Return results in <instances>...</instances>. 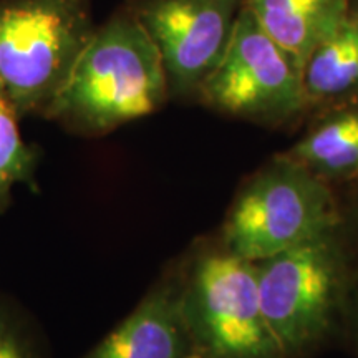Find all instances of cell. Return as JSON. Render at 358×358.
Segmentation results:
<instances>
[{
	"mask_svg": "<svg viewBox=\"0 0 358 358\" xmlns=\"http://www.w3.org/2000/svg\"><path fill=\"white\" fill-rule=\"evenodd\" d=\"M169 100L153 40L122 3L85 45L43 118L80 136H105L153 115Z\"/></svg>",
	"mask_w": 358,
	"mask_h": 358,
	"instance_id": "1",
	"label": "cell"
},
{
	"mask_svg": "<svg viewBox=\"0 0 358 358\" xmlns=\"http://www.w3.org/2000/svg\"><path fill=\"white\" fill-rule=\"evenodd\" d=\"M194 358H285L264 315L254 262L199 241L176 261Z\"/></svg>",
	"mask_w": 358,
	"mask_h": 358,
	"instance_id": "2",
	"label": "cell"
},
{
	"mask_svg": "<svg viewBox=\"0 0 358 358\" xmlns=\"http://www.w3.org/2000/svg\"><path fill=\"white\" fill-rule=\"evenodd\" d=\"M254 266L264 315L285 358L315 355L332 338L350 299L340 227Z\"/></svg>",
	"mask_w": 358,
	"mask_h": 358,
	"instance_id": "3",
	"label": "cell"
},
{
	"mask_svg": "<svg viewBox=\"0 0 358 358\" xmlns=\"http://www.w3.org/2000/svg\"><path fill=\"white\" fill-rule=\"evenodd\" d=\"M342 226L329 182L280 153L237 192L219 232V244L259 262Z\"/></svg>",
	"mask_w": 358,
	"mask_h": 358,
	"instance_id": "4",
	"label": "cell"
},
{
	"mask_svg": "<svg viewBox=\"0 0 358 358\" xmlns=\"http://www.w3.org/2000/svg\"><path fill=\"white\" fill-rule=\"evenodd\" d=\"M95 0H0V87L19 115L45 116L95 32Z\"/></svg>",
	"mask_w": 358,
	"mask_h": 358,
	"instance_id": "5",
	"label": "cell"
},
{
	"mask_svg": "<svg viewBox=\"0 0 358 358\" xmlns=\"http://www.w3.org/2000/svg\"><path fill=\"white\" fill-rule=\"evenodd\" d=\"M196 100L221 115L268 127L292 122L307 110L301 69L245 6Z\"/></svg>",
	"mask_w": 358,
	"mask_h": 358,
	"instance_id": "6",
	"label": "cell"
},
{
	"mask_svg": "<svg viewBox=\"0 0 358 358\" xmlns=\"http://www.w3.org/2000/svg\"><path fill=\"white\" fill-rule=\"evenodd\" d=\"M158 48L169 98L196 100L226 53L244 0H124Z\"/></svg>",
	"mask_w": 358,
	"mask_h": 358,
	"instance_id": "7",
	"label": "cell"
},
{
	"mask_svg": "<svg viewBox=\"0 0 358 358\" xmlns=\"http://www.w3.org/2000/svg\"><path fill=\"white\" fill-rule=\"evenodd\" d=\"M80 358H194L179 301L176 262L133 312Z\"/></svg>",
	"mask_w": 358,
	"mask_h": 358,
	"instance_id": "8",
	"label": "cell"
},
{
	"mask_svg": "<svg viewBox=\"0 0 358 358\" xmlns=\"http://www.w3.org/2000/svg\"><path fill=\"white\" fill-rule=\"evenodd\" d=\"M353 0H244L259 25L299 69L345 19Z\"/></svg>",
	"mask_w": 358,
	"mask_h": 358,
	"instance_id": "9",
	"label": "cell"
},
{
	"mask_svg": "<svg viewBox=\"0 0 358 358\" xmlns=\"http://www.w3.org/2000/svg\"><path fill=\"white\" fill-rule=\"evenodd\" d=\"M307 108L335 106L358 98V3L313 48L302 69Z\"/></svg>",
	"mask_w": 358,
	"mask_h": 358,
	"instance_id": "10",
	"label": "cell"
},
{
	"mask_svg": "<svg viewBox=\"0 0 358 358\" xmlns=\"http://www.w3.org/2000/svg\"><path fill=\"white\" fill-rule=\"evenodd\" d=\"M335 106L285 151L329 185L358 179V98Z\"/></svg>",
	"mask_w": 358,
	"mask_h": 358,
	"instance_id": "11",
	"label": "cell"
},
{
	"mask_svg": "<svg viewBox=\"0 0 358 358\" xmlns=\"http://www.w3.org/2000/svg\"><path fill=\"white\" fill-rule=\"evenodd\" d=\"M20 118L15 105L0 87V216L12 206L17 186H29L32 191L38 187V148L22 138Z\"/></svg>",
	"mask_w": 358,
	"mask_h": 358,
	"instance_id": "12",
	"label": "cell"
},
{
	"mask_svg": "<svg viewBox=\"0 0 358 358\" xmlns=\"http://www.w3.org/2000/svg\"><path fill=\"white\" fill-rule=\"evenodd\" d=\"M0 358H50L38 324L12 297L0 292Z\"/></svg>",
	"mask_w": 358,
	"mask_h": 358,
	"instance_id": "13",
	"label": "cell"
},
{
	"mask_svg": "<svg viewBox=\"0 0 358 358\" xmlns=\"http://www.w3.org/2000/svg\"><path fill=\"white\" fill-rule=\"evenodd\" d=\"M352 301H350V322H352V332L353 338H355V348L358 352V285L353 290H350Z\"/></svg>",
	"mask_w": 358,
	"mask_h": 358,
	"instance_id": "14",
	"label": "cell"
},
{
	"mask_svg": "<svg viewBox=\"0 0 358 358\" xmlns=\"http://www.w3.org/2000/svg\"><path fill=\"white\" fill-rule=\"evenodd\" d=\"M355 219H357V224H358V201H357V211H355Z\"/></svg>",
	"mask_w": 358,
	"mask_h": 358,
	"instance_id": "15",
	"label": "cell"
}]
</instances>
